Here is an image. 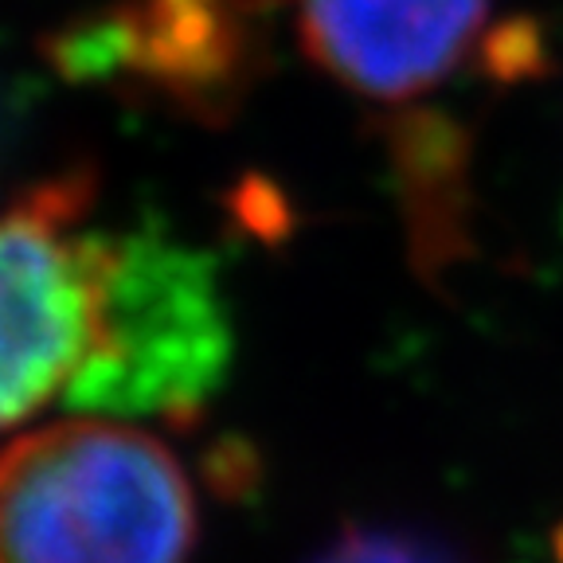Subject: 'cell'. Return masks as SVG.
<instances>
[{
	"mask_svg": "<svg viewBox=\"0 0 563 563\" xmlns=\"http://www.w3.org/2000/svg\"><path fill=\"white\" fill-rule=\"evenodd\" d=\"M196 493L125 419L79 415L0 446V563H188Z\"/></svg>",
	"mask_w": 563,
	"mask_h": 563,
	"instance_id": "obj_2",
	"label": "cell"
},
{
	"mask_svg": "<svg viewBox=\"0 0 563 563\" xmlns=\"http://www.w3.org/2000/svg\"><path fill=\"white\" fill-rule=\"evenodd\" d=\"M90 203L95 180L63 173L0 211V434L55 404L106 411L125 231L87 223Z\"/></svg>",
	"mask_w": 563,
	"mask_h": 563,
	"instance_id": "obj_1",
	"label": "cell"
},
{
	"mask_svg": "<svg viewBox=\"0 0 563 563\" xmlns=\"http://www.w3.org/2000/svg\"><path fill=\"white\" fill-rule=\"evenodd\" d=\"M309 563H470L462 552L427 532L407 528H349Z\"/></svg>",
	"mask_w": 563,
	"mask_h": 563,
	"instance_id": "obj_4",
	"label": "cell"
},
{
	"mask_svg": "<svg viewBox=\"0 0 563 563\" xmlns=\"http://www.w3.org/2000/svg\"><path fill=\"white\" fill-rule=\"evenodd\" d=\"M228 4L235 12H243V16H255V12L271 9V4H278V0H228Z\"/></svg>",
	"mask_w": 563,
	"mask_h": 563,
	"instance_id": "obj_5",
	"label": "cell"
},
{
	"mask_svg": "<svg viewBox=\"0 0 563 563\" xmlns=\"http://www.w3.org/2000/svg\"><path fill=\"white\" fill-rule=\"evenodd\" d=\"M301 44L352 95L404 102L466 67L489 0H298Z\"/></svg>",
	"mask_w": 563,
	"mask_h": 563,
	"instance_id": "obj_3",
	"label": "cell"
},
{
	"mask_svg": "<svg viewBox=\"0 0 563 563\" xmlns=\"http://www.w3.org/2000/svg\"><path fill=\"white\" fill-rule=\"evenodd\" d=\"M560 560H563V537H560Z\"/></svg>",
	"mask_w": 563,
	"mask_h": 563,
	"instance_id": "obj_6",
	"label": "cell"
}]
</instances>
